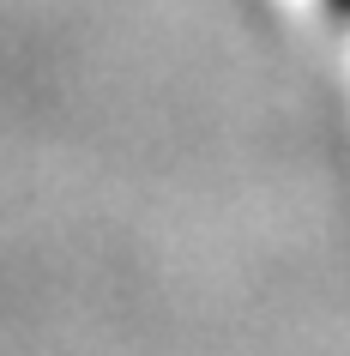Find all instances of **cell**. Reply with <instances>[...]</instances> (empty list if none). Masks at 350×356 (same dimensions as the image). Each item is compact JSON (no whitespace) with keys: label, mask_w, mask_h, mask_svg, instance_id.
I'll use <instances>...</instances> for the list:
<instances>
[{"label":"cell","mask_w":350,"mask_h":356,"mask_svg":"<svg viewBox=\"0 0 350 356\" xmlns=\"http://www.w3.org/2000/svg\"><path fill=\"white\" fill-rule=\"evenodd\" d=\"M338 6H344V13H350V0H338Z\"/></svg>","instance_id":"obj_1"}]
</instances>
